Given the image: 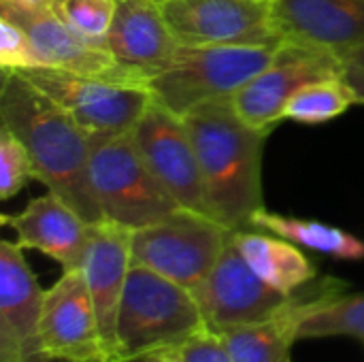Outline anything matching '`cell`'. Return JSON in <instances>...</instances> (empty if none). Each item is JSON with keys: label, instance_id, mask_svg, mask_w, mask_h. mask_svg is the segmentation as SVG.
<instances>
[{"label": "cell", "instance_id": "30bf717a", "mask_svg": "<svg viewBox=\"0 0 364 362\" xmlns=\"http://www.w3.org/2000/svg\"><path fill=\"white\" fill-rule=\"evenodd\" d=\"M190 292L213 331L264 322L282 314L294 299L262 282L232 239L211 273Z\"/></svg>", "mask_w": 364, "mask_h": 362}, {"label": "cell", "instance_id": "7a4b0ae2", "mask_svg": "<svg viewBox=\"0 0 364 362\" xmlns=\"http://www.w3.org/2000/svg\"><path fill=\"white\" fill-rule=\"evenodd\" d=\"M192 134L211 218L237 230H250L264 209L262 151L267 132L245 124L228 98L200 105L183 115Z\"/></svg>", "mask_w": 364, "mask_h": 362}, {"label": "cell", "instance_id": "4fadbf2b", "mask_svg": "<svg viewBox=\"0 0 364 362\" xmlns=\"http://www.w3.org/2000/svg\"><path fill=\"white\" fill-rule=\"evenodd\" d=\"M0 13L11 17L28 32L43 66L77 73L85 77L143 85L115 62L107 41H96L81 34L73 23H68L62 17L58 6L23 9V6L0 4Z\"/></svg>", "mask_w": 364, "mask_h": 362}, {"label": "cell", "instance_id": "7402d4cb", "mask_svg": "<svg viewBox=\"0 0 364 362\" xmlns=\"http://www.w3.org/2000/svg\"><path fill=\"white\" fill-rule=\"evenodd\" d=\"M352 337L364 344V292L343 294V282L324 280L299 326V339Z\"/></svg>", "mask_w": 364, "mask_h": 362}, {"label": "cell", "instance_id": "9c48e42d", "mask_svg": "<svg viewBox=\"0 0 364 362\" xmlns=\"http://www.w3.org/2000/svg\"><path fill=\"white\" fill-rule=\"evenodd\" d=\"M130 132L149 171L175 203L186 211L211 218L198 154L186 119L151 100Z\"/></svg>", "mask_w": 364, "mask_h": 362}, {"label": "cell", "instance_id": "603a6c76", "mask_svg": "<svg viewBox=\"0 0 364 362\" xmlns=\"http://www.w3.org/2000/svg\"><path fill=\"white\" fill-rule=\"evenodd\" d=\"M360 102H364L363 92L350 77L320 79L303 85L288 100L282 117L296 124L318 126L343 115Z\"/></svg>", "mask_w": 364, "mask_h": 362}, {"label": "cell", "instance_id": "1f68e13d", "mask_svg": "<svg viewBox=\"0 0 364 362\" xmlns=\"http://www.w3.org/2000/svg\"><path fill=\"white\" fill-rule=\"evenodd\" d=\"M158 2H168V0H158Z\"/></svg>", "mask_w": 364, "mask_h": 362}, {"label": "cell", "instance_id": "cb8c5ba5", "mask_svg": "<svg viewBox=\"0 0 364 362\" xmlns=\"http://www.w3.org/2000/svg\"><path fill=\"white\" fill-rule=\"evenodd\" d=\"M32 179L36 173L28 149L9 128L0 126V198L17 196Z\"/></svg>", "mask_w": 364, "mask_h": 362}, {"label": "cell", "instance_id": "3957f363", "mask_svg": "<svg viewBox=\"0 0 364 362\" xmlns=\"http://www.w3.org/2000/svg\"><path fill=\"white\" fill-rule=\"evenodd\" d=\"M211 329L194 294L141 267L132 265L117 314V361L166 352Z\"/></svg>", "mask_w": 364, "mask_h": 362}, {"label": "cell", "instance_id": "4316f807", "mask_svg": "<svg viewBox=\"0 0 364 362\" xmlns=\"http://www.w3.org/2000/svg\"><path fill=\"white\" fill-rule=\"evenodd\" d=\"M166 352L181 362H235L226 344L213 329H207L200 335H196Z\"/></svg>", "mask_w": 364, "mask_h": 362}, {"label": "cell", "instance_id": "52a82bcc", "mask_svg": "<svg viewBox=\"0 0 364 362\" xmlns=\"http://www.w3.org/2000/svg\"><path fill=\"white\" fill-rule=\"evenodd\" d=\"M19 75L62 107L90 137L132 130L154 100L145 85L85 77L51 66L19 70Z\"/></svg>", "mask_w": 364, "mask_h": 362}, {"label": "cell", "instance_id": "484cf974", "mask_svg": "<svg viewBox=\"0 0 364 362\" xmlns=\"http://www.w3.org/2000/svg\"><path fill=\"white\" fill-rule=\"evenodd\" d=\"M43 66L28 32L0 13V73H19Z\"/></svg>", "mask_w": 364, "mask_h": 362}, {"label": "cell", "instance_id": "d4e9b609", "mask_svg": "<svg viewBox=\"0 0 364 362\" xmlns=\"http://www.w3.org/2000/svg\"><path fill=\"white\" fill-rule=\"evenodd\" d=\"M115 6L117 0H60L58 11L81 34L96 41H107L115 17Z\"/></svg>", "mask_w": 364, "mask_h": 362}, {"label": "cell", "instance_id": "e0dca14e", "mask_svg": "<svg viewBox=\"0 0 364 362\" xmlns=\"http://www.w3.org/2000/svg\"><path fill=\"white\" fill-rule=\"evenodd\" d=\"M282 41L333 51L341 60L364 45V0H271Z\"/></svg>", "mask_w": 364, "mask_h": 362}, {"label": "cell", "instance_id": "44dd1931", "mask_svg": "<svg viewBox=\"0 0 364 362\" xmlns=\"http://www.w3.org/2000/svg\"><path fill=\"white\" fill-rule=\"evenodd\" d=\"M254 230H267L273 235H279L299 247L324 254L335 260H364V239L337 228L326 222L307 220V218H294V215H282L273 213L267 207L256 211L252 218Z\"/></svg>", "mask_w": 364, "mask_h": 362}, {"label": "cell", "instance_id": "d6986e66", "mask_svg": "<svg viewBox=\"0 0 364 362\" xmlns=\"http://www.w3.org/2000/svg\"><path fill=\"white\" fill-rule=\"evenodd\" d=\"M322 286L324 282L316 292H309V286L303 288L282 314L264 322L218 329L215 333L226 344L235 362H292V346L299 341L301 320L314 305Z\"/></svg>", "mask_w": 364, "mask_h": 362}, {"label": "cell", "instance_id": "83f0119b", "mask_svg": "<svg viewBox=\"0 0 364 362\" xmlns=\"http://www.w3.org/2000/svg\"><path fill=\"white\" fill-rule=\"evenodd\" d=\"M346 66H348V77L354 83H364V45L352 49L346 58H343Z\"/></svg>", "mask_w": 364, "mask_h": 362}, {"label": "cell", "instance_id": "ba28073f", "mask_svg": "<svg viewBox=\"0 0 364 362\" xmlns=\"http://www.w3.org/2000/svg\"><path fill=\"white\" fill-rule=\"evenodd\" d=\"M335 77H348V66L339 55L284 41L273 62L228 100L245 124L271 134L284 122V107L303 85Z\"/></svg>", "mask_w": 364, "mask_h": 362}, {"label": "cell", "instance_id": "4dcf8cb0", "mask_svg": "<svg viewBox=\"0 0 364 362\" xmlns=\"http://www.w3.org/2000/svg\"><path fill=\"white\" fill-rule=\"evenodd\" d=\"M38 362H60V361H38Z\"/></svg>", "mask_w": 364, "mask_h": 362}, {"label": "cell", "instance_id": "277c9868", "mask_svg": "<svg viewBox=\"0 0 364 362\" xmlns=\"http://www.w3.org/2000/svg\"><path fill=\"white\" fill-rule=\"evenodd\" d=\"M264 45H181L175 60L147 87L156 102L177 115L230 98L277 55Z\"/></svg>", "mask_w": 364, "mask_h": 362}, {"label": "cell", "instance_id": "7c38bea8", "mask_svg": "<svg viewBox=\"0 0 364 362\" xmlns=\"http://www.w3.org/2000/svg\"><path fill=\"white\" fill-rule=\"evenodd\" d=\"M41 346L45 361L109 362L81 269L62 271V277L45 290Z\"/></svg>", "mask_w": 364, "mask_h": 362}, {"label": "cell", "instance_id": "8fae6325", "mask_svg": "<svg viewBox=\"0 0 364 362\" xmlns=\"http://www.w3.org/2000/svg\"><path fill=\"white\" fill-rule=\"evenodd\" d=\"M162 13L181 45H264L284 41L262 0H168Z\"/></svg>", "mask_w": 364, "mask_h": 362}, {"label": "cell", "instance_id": "f1b7e54d", "mask_svg": "<svg viewBox=\"0 0 364 362\" xmlns=\"http://www.w3.org/2000/svg\"><path fill=\"white\" fill-rule=\"evenodd\" d=\"M0 4L23 6V9H55L60 0H0Z\"/></svg>", "mask_w": 364, "mask_h": 362}, {"label": "cell", "instance_id": "f546056e", "mask_svg": "<svg viewBox=\"0 0 364 362\" xmlns=\"http://www.w3.org/2000/svg\"><path fill=\"white\" fill-rule=\"evenodd\" d=\"M122 362H181L177 361L173 354L168 352H154V354H145V356H139V358H130V361H122Z\"/></svg>", "mask_w": 364, "mask_h": 362}, {"label": "cell", "instance_id": "2e32d148", "mask_svg": "<svg viewBox=\"0 0 364 362\" xmlns=\"http://www.w3.org/2000/svg\"><path fill=\"white\" fill-rule=\"evenodd\" d=\"M130 233V228H124L109 220L92 224L90 243L79 267L92 294L102 346L109 362H119L115 329L122 294L132 267Z\"/></svg>", "mask_w": 364, "mask_h": 362}, {"label": "cell", "instance_id": "5b68a950", "mask_svg": "<svg viewBox=\"0 0 364 362\" xmlns=\"http://www.w3.org/2000/svg\"><path fill=\"white\" fill-rule=\"evenodd\" d=\"M90 181L105 220L130 230L181 209L149 171L130 130L90 137Z\"/></svg>", "mask_w": 364, "mask_h": 362}, {"label": "cell", "instance_id": "6da1fadb", "mask_svg": "<svg viewBox=\"0 0 364 362\" xmlns=\"http://www.w3.org/2000/svg\"><path fill=\"white\" fill-rule=\"evenodd\" d=\"M0 126L23 143L36 179L47 190L85 222L105 220L90 181V134L19 73H2Z\"/></svg>", "mask_w": 364, "mask_h": 362}, {"label": "cell", "instance_id": "ac0fdd59", "mask_svg": "<svg viewBox=\"0 0 364 362\" xmlns=\"http://www.w3.org/2000/svg\"><path fill=\"white\" fill-rule=\"evenodd\" d=\"M0 222L15 233L19 247L45 254L62 271L81 267L92 224L55 192L47 190V194L32 198L19 213H4Z\"/></svg>", "mask_w": 364, "mask_h": 362}, {"label": "cell", "instance_id": "9a60e30c", "mask_svg": "<svg viewBox=\"0 0 364 362\" xmlns=\"http://www.w3.org/2000/svg\"><path fill=\"white\" fill-rule=\"evenodd\" d=\"M107 45L115 62L143 85L162 73L181 47L158 0H117Z\"/></svg>", "mask_w": 364, "mask_h": 362}, {"label": "cell", "instance_id": "d6a6232c", "mask_svg": "<svg viewBox=\"0 0 364 362\" xmlns=\"http://www.w3.org/2000/svg\"><path fill=\"white\" fill-rule=\"evenodd\" d=\"M262 2H271V0H262Z\"/></svg>", "mask_w": 364, "mask_h": 362}, {"label": "cell", "instance_id": "5bb4252c", "mask_svg": "<svg viewBox=\"0 0 364 362\" xmlns=\"http://www.w3.org/2000/svg\"><path fill=\"white\" fill-rule=\"evenodd\" d=\"M45 290L15 241H0V362L43 358L41 318Z\"/></svg>", "mask_w": 364, "mask_h": 362}, {"label": "cell", "instance_id": "ffe728a7", "mask_svg": "<svg viewBox=\"0 0 364 362\" xmlns=\"http://www.w3.org/2000/svg\"><path fill=\"white\" fill-rule=\"evenodd\" d=\"M232 241L256 275L282 294L292 297L311 286L318 277V269L307 254H303L296 243L279 235H267V230L260 233L250 228L237 230Z\"/></svg>", "mask_w": 364, "mask_h": 362}, {"label": "cell", "instance_id": "8992f818", "mask_svg": "<svg viewBox=\"0 0 364 362\" xmlns=\"http://www.w3.org/2000/svg\"><path fill=\"white\" fill-rule=\"evenodd\" d=\"M232 230L209 215L179 209L130 233L132 265H141L188 290L198 286L222 258Z\"/></svg>", "mask_w": 364, "mask_h": 362}]
</instances>
